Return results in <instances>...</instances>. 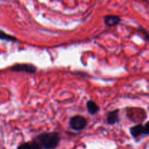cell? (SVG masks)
Here are the masks:
<instances>
[{"label": "cell", "instance_id": "obj_1", "mask_svg": "<svg viewBox=\"0 0 149 149\" xmlns=\"http://www.w3.org/2000/svg\"><path fill=\"white\" fill-rule=\"evenodd\" d=\"M43 149H55L61 142V135L57 132H45L34 138Z\"/></svg>", "mask_w": 149, "mask_h": 149}, {"label": "cell", "instance_id": "obj_2", "mask_svg": "<svg viewBox=\"0 0 149 149\" xmlns=\"http://www.w3.org/2000/svg\"><path fill=\"white\" fill-rule=\"evenodd\" d=\"M127 115L133 122H141L147 118L146 112L141 108H130L127 111Z\"/></svg>", "mask_w": 149, "mask_h": 149}, {"label": "cell", "instance_id": "obj_3", "mask_svg": "<svg viewBox=\"0 0 149 149\" xmlns=\"http://www.w3.org/2000/svg\"><path fill=\"white\" fill-rule=\"evenodd\" d=\"M87 119L81 115H76L71 118L69 125L72 130L75 131H81L85 129L87 126Z\"/></svg>", "mask_w": 149, "mask_h": 149}, {"label": "cell", "instance_id": "obj_4", "mask_svg": "<svg viewBox=\"0 0 149 149\" xmlns=\"http://www.w3.org/2000/svg\"><path fill=\"white\" fill-rule=\"evenodd\" d=\"M13 72H24L29 74H33L37 71V68L32 63H17L10 67Z\"/></svg>", "mask_w": 149, "mask_h": 149}, {"label": "cell", "instance_id": "obj_5", "mask_svg": "<svg viewBox=\"0 0 149 149\" xmlns=\"http://www.w3.org/2000/svg\"><path fill=\"white\" fill-rule=\"evenodd\" d=\"M130 132L134 138H139L141 135H148L149 134L148 122H146L145 125L140 123L135 126L131 127Z\"/></svg>", "mask_w": 149, "mask_h": 149}, {"label": "cell", "instance_id": "obj_6", "mask_svg": "<svg viewBox=\"0 0 149 149\" xmlns=\"http://www.w3.org/2000/svg\"><path fill=\"white\" fill-rule=\"evenodd\" d=\"M103 21L107 27H114L117 26L122 21V19L119 16L114 15H109L103 17Z\"/></svg>", "mask_w": 149, "mask_h": 149}, {"label": "cell", "instance_id": "obj_7", "mask_svg": "<svg viewBox=\"0 0 149 149\" xmlns=\"http://www.w3.org/2000/svg\"><path fill=\"white\" fill-rule=\"evenodd\" d=\"M119 109H115L109 112L106 117V122L109 125H113L119 122Z\"/></svg>", "mask_w": 149, "mask_h": 149}, {"label": "cell", "instance_id": "obj_8", "mask_svg": "<svg viewBox=\"0 0 149 149\" xmlns=\"http://www.w3.org/2000/svg\"><path fill=\"white\" fill-rule=\"evenodd\" d=\"M17 149H43L42 148L39 143L35 141L34 139L29 142L23 143L18 146Z\"/></svg>", "mask_w": 149, "mask_h": 149}, {"label": "cell", "instance_id": "obj_9", "mask_svg": "<svg viewBox=\"0 0 149 149\" xmlns=\"http://www.w3.org/2000/svg\"><path fill=\"white\" fill-rule=\"evenodd\" d=\"M86 107L89 113L91 115H95L100 111V106L93 100H90L86 103Z\"/></svg>", "mask_w": 149, "mask_h": 149}, {"label": "cell", "instance_id": "obj_10", "mask_svg": "<svg viewBox=\"0 0 149 149\" xmlns=\"http://www.w3.org/2000/svg\"><path fill=\"white\" fill-rule=\"evenodd\" d=\"M0 39H1V40H4L11 42H15L17 41V38L15 37L14 36L8 34V33H7L6 32H4V31L2 30H0Z\"/></svg>", "mask_w": 149, "mask_h": 149}]
</instances>
